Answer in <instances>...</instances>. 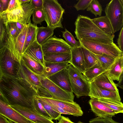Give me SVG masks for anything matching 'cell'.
Masks as SVG:
<instances>
[{"instance_id": "17", "label": "cell", "mask_w": 123, "mask_h": 123, "mask_svg": "<svg viewBox=\"0 0 123 123\" xmlns=\"http://www.w3.org/2000/svg\"><path fill=\"white\" fill-rule=\"evenodd\" d=\"M24 53L27 54L45 68L46 63L42 46L38 43L37 40L31 45Z\"/></svg>"}, {"instance_id": "4", "label": "cell", "mask_w": 123, "mask_h": 123, "mask_svg": "<svg viewBox=\"0 0 123 123\" xmlns=\"http://www.w3.org/2000/svg\"><path fill=\"white\" fill-rule=\"evenodd\" d=\"M47 26L54 29L63 28L62 24L64 9L57 0H43L42 7Z\"/></svg>"}, {"instance_id": "46", "label": "cell", "mask_w": 123, "mask_h": 123, "mask_svg": "<svg viewBox=\"0 0 123 123\" xmlns=\"http://www.w3.org/2000/svg\"><path fill=\"white\" fill-rule=\"evenodd\" d=\"M52 108L55 111L61 114H69L68 113L66 112L62 109L56 106L50 105Z\"/></svg>"}, {"instance_id": "54", "label": "cell", "mask_w": 123, "mask_h": 123, "mask_svg": "<svg viewBox=\"0 0 123 123\" xmlns=\"http://www.w3.org/2000/svg\"><path fill=\"white\" fill-rule=\"evenodd\" d=\"M121 0L123 4V0Z\"/></svg>"}, {"instance_id": "10", "label": "cell", "mask_w": 123, "mask_h": 123, "mask_svg": "<svg viewBox=\"0 0 123 123\" xmlns=\"http://www.w3.org/2000/svg\"><path fill=\"white\" fill-rule=\"evenodd\" d=\"M41 45L44 55L71 53L72 49L65 41L55 35L49 39Z\"/></svg>"}, {"instance_id": "45", "label": "cell", "mask_w": 123, "mask_h": 123, "mask_svg": "<svg viewBox=\"0 0 123 123\" xmlns=\"http://www.w3.org/2000/svg\"><path fill=\"white\" fill-rule=\"evenodd\" d=\"M30 2L35 9L43 7V0H31Z\"/></svg>"}, {"instance_id": "52", "label": "cell", "mask_w": 123, "mask_h": 123, "mask_svg": "<svg viewBox=\"0 0 123 123\" xmlns=\"http://www.w3.org/2000/svg\"><path fill=\"white\" fill-rule=\"evenodd\" d=\"M31 0H19L20 4L21 5L29 3L30 2Z\"/></svg>"}, {"instance_id": "43", "label": "cell", "mask_w": 123, "mask_h": 123, "mask_svg": "<svg viewBox=\"0 0 123 123\" xmlns=\"http://www.w3.org/2000/svg\"><path fill=\"white\" fill-rule=\"evenodd\" d=\"M22 7V5L20 4L19 0H10L7 9L2 13L8 12Z\"/></svg>"}, {"instance_id": "24", "label": "cell", "mask_w": 123, "mask_h": 123, "mask_svg": "<svg viewBox=\"0 0 123 123\" xmlns=\"http://www.w3.org/2000/svg\"><path fill=\"white\" fill-rule=\"evenodd\" d=\"M46 64L69 62L71 60V53L49 54L44 55Z\"/></svg>"}, {"instance_id": "41", "label": "cell", "mask_w": 123, "mask_h": 123, "mask_svg": "<svg viewBox=\"0 0 123 123\" xmlns=\"http://www.w3.org/2000/svg\"><path fill=\"white\" fill-rule=\"evenodd\" d=\"M89 123H120L117 122L112 117H98L90 120Z\"/></svg>"}, {"instance_id": "7", "label": "cell", "mask_w": 123, "mask_h": 123, "mask_svg": "<svg viewBox=\"0 0 123 123\" xmlns=\"http://www.w3.org/2000/svg\"><path fill=\"white\" fill-rule=\"evenodd\" d=\"M81 46L97 55L105 54L115 58L122 55V52L114 42L105 43L86 39L79 40Z\"/></svg>"}, {"instance_id": "19", "label": "cell", "mask_w": 123, "mask_h": 123, "mask_svg": "<svg viewBox=\"0 0 123 123\" xmlns=\"http://www.w3.org/2000/svg\"><path fill=\"white\" fill-rule=\"evenodd\" d=\"M71 58L69 63L82 74L86 71L85 62L82 47L73 48L71 51Z\"/></svg>"}, {"instance_id": "53", "label": "cell", "mask_w": 123, "mask_h": 123, "mask_svg": "<svg viewBox=\"0 0 123 123\" xmlns=\"http://www.w3.org/2000/svg\"><path fill=\"white\" fill-rule=\"evenodd\" d=\"M70 123H74L73 122H72L71 120L70 121ZM77 123H82L80 121L79 122H78Z\"/></svg>"}, {"instance_id": "9", "label": "cell", "mask_w": 123, "mask_h": 123, "mask_svg": "<svg viewBox=\"0 0 123 123\" xmlns=\"http://www.w3.org/2000/svg\"><path fill=\"white\" fill-rule=\"evenodd\" d=\"M42 86L54 99L67 102H73L74 95L73 92H68L55 84L48 78L41 76Z\"/></svg>"}, {"instance_id": "26", "label": "cell", "mask_w": 123, "mask_h": 123, "mask_svg": "<svg viewBox=\"0 0 123 123\" xmlns=\"http://www.w3.org/2000/svg\"><path fill=\"white\" fill-rule=\"evenodd\" d=\"M25 41L23 49V55L28 48L37 40L38 27L30 22L28 24Z\"/></svg>"}, {"instance_id": "3", "label": "cell", "mask_w": 123, "mask_h": 123, "mask_svg": "<svg viewBox=\"0 0 123 123\" xmlns=\"http://www.w3.org/2000/svg\"><path fill=\"white\" fill-rule=\"evenodd\" d=\"M0 48V76L17 77L20 62L16 58L8 38L6 43Z\"/></svg>"}, {"instance_id": "31", "label": "cell", "mask_w": 123, "mask_h": 123, "mask_svg": "<svg viewBox=\"0 0 123 123\" xmlns=\"http://www.w3.org/2000/svg\"><path fill=\"white\" fill-rule=\"evenodd\" d=\"M101 66L93 67L86 71L83 74L90 83L96 77L106 72Z\"/></svg>"}, {"instance_id": "21", "label": "cell", "mask_w": 123, "mask_h": 123, "mask_svg": "<svg viewBox=\"0 0 123 123\" xmlns=\"http://www.w3.org/2000/svg\"><path fill=\"white\" fill-rule=\"evenodd\" d=\"M28 25L25 26L16 39L14 43V54L17 60L21 61L27 31Z\"/></svg>"}, {"instance_id": "28", "label": "cell", "mask_w": 123, "mask_h": 123, "mask_svg": "<svg viewBox=\"0 0 123 123\" xmlns=\"http://www.w3.org/2000/svg\"><path fill=\"white\" fill-rule=\"evenodd\" d=\"M54 30L47 26L46 27H38L37 36V40L38 43L41 45L52 37Z\"/></svg>"}, {"instance_id": "47", "label": "cell", "mask_w": 123, "mask_h": 123, "mask_svg": "<svg viewBox=\"0 0 123 123\" xmlns=\"http://www.w3.org/2000/svg\"><path fill=\"white\" fill-rule=\"evenodd\" d=\"M57 120L61 123H70L71 120L68 118L62 116Z\"/></svg>"}, {"instance_id": "15", "label": "cell", "mask_w": 123, "mask_h": 123, "mask_svg": "<svg viewBox=\"0 0 123 123\" xmlns=\"http://www.w3.org/2000/svg\"><path fill=\"white\" fill-rule=\"evenodd\" d=\"M89 103L92 111L97 116L112 117L116 114L114 111L97 98H91Z\"/></svg>"}, {"instance_id": "8", "label": "cell", "mask_w": 123, "mask_h": 123, "mask_svg": "<svg viewBox=\"0 0 123 123\" xmlns=\"http://www.w3.org/2000/svg\"><path fill=\"white\" fill-rule=\"evenodd\" d=\"M105 16L110 20L114 33L123 26V4L121 0H112L106 5Z\"/></svg>"}, {"instance_id": "14", "label": "cell", "mask_w": 123, "mask_h": 123, "mask_svg": "<svg viewBox=\"0 0 123 123\" xmlns=\"http://www.w3.org/2000/svg\"><path fill=\"white\" fill-rule=\"evenodd\" d=\"M88 96L91 98L121 100L118 91H112L103 89L98 87L92 81L90 83V91Z\"/></svg>"}, {"instance_id": "35", "label": "cell", "mask_w": 123, "mask_h": 123, "mask_svg": "<svg viewBox=\"0 0 123 123\" xmlns=\"http://www.w3.org/2000/svg\"><path fill=\"white\" fill-rule=\"evenodd\" d=\"M5 25L8 37L15 41L16 38L20 33L17 29L16 22H8Z\"/></svg>"}, {"instance_id": "36", "label": "cell", "mask_w": 123, "mask_h": 123, "mask_svg": "<svg viewBox=\"0 0 123 123\" xmlns=\"http://www.w3.org/2000/svg\"><path fill=\"white\" fill-rule=\"evenodd\" d=\"M87 11H90L96 17L97 15L101 16L103 11L102 6L97 0H92L87 9Z\"/></svg>"}, {"instance_id": "56", "label": "cell", "mask_w": 123, "mask_h": 123, "mask_svg": "<svg viewBox=\"0 0 123 123\" xmlns=\"http://www.w3.org/2000/svg\"><path fill=\"white\" fill-rule=\"evenodd\" d=\"M122 56H123V55H122Z\"/></svg>"}, {"instance_id": "30", "label": "cell", "mask_w": 123, "mask_h": 123, "mask_svg": "<svg viewBox=\"0 0 123 123\" xmlns=\"http://www.w3.org/2000/svg\"><path fill=\"white\" fill-rule=\"evenodd\" d=\"M97 99L113 110L116 114L123 113V103L121 101L103 98Z\"/></svg>"}, {"instance_id": "55", "label": "cell", "mask_w": 123, "mask_h": 123, "mask_svg": "<svg viewBox=\"0 0 123 123\" xmlns=\"http://www.w3.org/2000/svg\"><path fill=\"white\" fill-rule=\"evenodd\" d=\"M61 123L60 122H58L57 123Z\"/></svg>"}, {"instance_id": "2", "label": "cell", "mask_w": 123, "mask_h": 123, "mask_svg": "<svg viewBox=\"0 0 123 123\" xmlns=\"http://www.w3.org/2000/svg\"><path fill=\"white\" fill-rule=\"evenodd\" d=\"M74 25V33L78 40L85 39L103 43H113L114 35L105 33L87 16L79 15Z\"/></svg>"}, {"instance_id": "44", "label": "cell", "mask_w": 123, "mask_h": 123, "mask_svg": "<svg viewBox=\"0 0 123 123\" xmlns=\"http://www.w3.org/2000/svg\"><path fill=\"white\" fill-rule=\"evenodd\" d=\"M118 46L123 53V26L121 30L117 40Z\"/></svg>"}, {"instance_id": "50", "label": "cell", "mask_w": 123, "mask_h": 123, "mask_svg": "<svg viewBox=\"0 0 123 123\" xmlns=\"http://www.w3.org/2000/svg\"><path fill=\"white\" fill-rule=\"evenodd\" d=\"M16 25L17 29L19 33L23 30L25 26L18 22H16Z\"/></svg>"}, {"instance_id": "12", "label": "cell", "mask_w": 123, "mask_h": 123, "mask_svg": "<svg viewBox=\"0 0 123 123\" xmlns=\"http://www.w3.org/2000/svg\"><path fill=\"white\" fill-rule=\"evenodd\" d=\"M0 114L7 118L11 123H33L0 99Z\"/></svg>"}, {"instance_id": "49", "label": "cell", "mask_w": 123, "mask_h": 123, "mask_svg": "<svg viewBox=\"0 0 123 123\" xmlns=\"http://www.w3.org/2000/svg\"><path fill=\"white\" fill-rule=\"evenodd\" d=\"M117 87L123 90V72L121 75L118 82L116 84Z\"/></svg>"}, {"instance_id": "1", "label": "cell", "mask_w": 123, "mask_h": 123, "mask_svg": "<svg viewBox=\"0 0 123 123\" xmlns=\"http://www.w3.org/2000/svg\"><path fill=\"white\" fill-rule=\"evenodd\" d=\"M0 99L9 105L35 110L34 96L37 94L21 78L0 76Z\"/></svg>"}, {"instance_id": "25", "label": "cell", "mask_w": 123, "mask_h": 123, "mask_svg": "<svg viewBox=\"0 0 123 123\" xmlns=\"http://www.w3.org/2000/svg\"><path fill=\"white\" fill-rule=\"evenodd\" d=\"M24 13L22 7L9 12L0 14V17L3 19L4 23L18 22L23 17Z\"/></svg>"}, {"instance_id": "39", "label": "cell", "mask_w": 123, "mask_h": 123, "mask_svg": "<svg viewBox=\"0 0 123 123\" xmlns=\"http://www.w3.org/2000/svg\"><path fill=\"white\" fill-rule=\"evenodd\" d=\"M34 105L35 110L37 112L46 117L52 120L50 116L46 111L43 105L38 99L35 98H34Z\"/></svg>"}, {"instance_id": "5", "label": "cell", "mask_w": 123, "mask_h": 123, "mask_svg": "<svg viewBox=\"0 0 123 123\" xmlns=\"http://www.w3.org/2000/svg\"><path fill=\"white\" fill-rule=\"evenodd\" d=\"M66 68L72 92L77 98L88 96L90 91V82L81 72L71 63L68 65Z\"/></svg>"}, {"instance_id": "13", "label": "cell", "mask_w": 123, "mask_h": 123, "mask_svg": "<svg viewBox=\"0 0 123 123\" xmlns=\"http://www.w3.org/2000/svg\"><path fill=\"white\" fill-rule=\"evenodd\" d=\"M10 105L33 123H55L52 120L42 116L33 109L18 105Z\"/></svg>"}, {"instance_id": "32", "label": "cell", "mask_w": 123, "mask_h": 123, "mask_svg": "<svg viewBox=\"0 0 123 123\" xmlns=\"http://www.w3.org/2000/svg\"><path fill=\"white\" fill-rule=\"evenodd\" d=\"M22 6L24 13L23 17L18 22L25 26L31 22V16L35 8L30 2L22 5Z\"/></svg>"}, {"instance_id": "23", "label": "cell", "mask_w": 123, "mask_h": 123, "mask_svg": "<svg viewBox=\"0 0 123 123\" xmlns=\"http://www.w3.org/2000/svg\"><path fill=\"white\" fill-rule=\"evenodd\" d=\"M22 58L28 67L34 73L40 76L45 77V69L41 65L25 53L22 55Z\"/></svg>"}, {"instance_id": "16", "label": "cell", "mask_w": 123, "mask_h": 123, "mask_svg": "<svg viewBox=\"0 0 123 123\" xmlns=\"http://www.w3.org/2000/svg\"><path fill=\"white\" fill-rule=\"evenodd\" d=\"M48 78L63 90L68 92H72L66 68Z\"/></svg>"}, {"instance_id": "11", "label": "cell", "mask_w": 123, "mask_h": 123, "mask_svg": "<svg viewBox=\"0 0 123 123\" xmlns=\"http://www.w3.org/2000/svg\"><path fill=\"white\" fill-rule=\"evenodd\" d=\"M34 97L40 99L48 104L54 105L61 108L69 115L74 116H82L83 112L80 105L76 102H70L56 99L51 97L42 96L38 95Z\"/></svg>"}, {"instance_id": "18", "label": "cell", "mask_w": 123, "mask_h": 123, "mask_svg": "<svg viewBox=\"0 0 123 123\" xmlns=\"http://www.w3.org/2000/svg\"><path fill=\"white\" fill-rule=\"evenodd\" d=\"M92 82L103 89L112 91H118L116 84L106 72L95 78Z\"/></svg>"}, {"instance_id": "37", "label": "cell", "mask_w": 123, "mask_h": 123, "mask_svg": "<svg viewBox=\"0 0 123 123\" xmlns=\"http://www.w3.org/2000/svg\"><path fill=\"white\" fill-rule=\"evenodd\" d=\"M32 20L33 24L37 25L38 24L41 25L45 18L43 8L35 9L32 15Z\"/></svg>"}, {"instance_id": "6", "label": "cell", "mask_w": 123, "mask_h": 123, "mask_svg": "<svg viewBox=\"0 0 123 123\" xmlns=\"http://www.w3.org/2000/svg\"><path fill=\"white\" fill-rule=\"evenodd\" d=\"M18 77L23 79L38 95L49 97L51 94L42 86L41 76L34 73L21 58Z\"/></svg>"}, {"instance_id": "22", "label": "cell", "mask_w": 123, "mask_h": 123, "mask_svg": "<svg viewBox=\"0 0 123 123\" xmlns=\"http://www.w3.org/2000/svg\"><path fill=\"white\" fill-rule=\"evenodd\" d=\"M92 19L96 26L105 33L110 35H114L111 23L105 16H101Z\"/></svg>"}, {"instance_id": "38", "label": "cell", "mask_w": 123, "mask_h": 123, "mask_svg": "<svg viewBox=\"0 0 123 123\" xmlns=\"http://www.w3.org/2000/svg\"><path fill=\"white\" fill-rule=\"evenodd\" d=\"M36 98L38 99L43 105L46 111L50 116L52 120H57L61 116V114L54 110L50 105L43 100L40 98Z\"/></svg>"}, {"instance_id": "42", "label": "cell", "mask_w": 123, "mask_h": 123, "mask_svg": "<svg viewBox=\"0 0 123 123\" xmlns=\"http://www.w3.org/2000/svg\"><path fill=\"white\" fill-rule=\"evenodd\" d=\"M92 0H80L74 6L77 11L87 9Z\"/></svg>"}, {"instance_id": "20", "label": "cell", "mask_w": 123, "mask_h": 123, "mask_svg": "<svg viewBox=\"0 0 123 123\" xmlns=\"http://www.w3.org/2000/svg\"><path fill=\"white\" fill-rule=\"evenodd\" d=\"M106 72L113 80L118 81L123 72V57L122 55L115 59L114 62Z\"/></svg>"}, {"instance_id": "40", "label": "cell", "mask_w": 123, "mask_h": 123, "mask_svg": "<svg viewBox=\"0 0 123 123\" xmlns=\"http://www.w3.org/2000/svg\"><path fill=\"white\" fill-rule=\"evenodd\" d=\"M0 47L4 45L7 42L8 37L6 27L2 19L0 17Z\"/></svg>"}, {"instance_id": "51", "label": "cell", "mask_w": 123, "mask_h": 123, "mask_svg": "<svg viewBox=\"0 0 123 123\" xmlns=\"http://www.w3.org/2000/svg\"><path fill=\"white\" fill-rule=\"evenodd\" d=\"M0 123H11L5 117L0 114Z\"/></svg>"}, {"instance_id": "48", "label": "cell", "mask_w": 123, "mask_h": 123, "mask_svg": "<svg viewBox=\"0 0 123 123\" xmlns=\"http://www.w3.org/2000/svg\"><path fill=\"white\" fill-rule=\"evenodd\" d=\"M9 1V0H0L2 5L3 12L7 9Z\"/></svg>"}, {"instance_id": "33", "label": "cell", "mask_w": 123, "mask_h": 123, "mask_svg": "<svg viewBox=\"0 0 123 123\" xmlns=\"http://www.w3.org/2000/svg\"><path fill=\"white\" fill-rule=\"evenodd\" d=\"M95 55L100 62L101 66L107 71L110 68L114 62L115 59L105 54Z\"/></svg>"}, {"instance_id": "29", "label": "cell", "mask_w": 123, "mask_h": 123, "mask_svg": "<svg viewBox=\"0 0 123 123\" xmlns=\"http://www.w3.org/2000/svg\"><path fill=\"white\" fill-rule=\"evenodd\" d=\"M69 63V62H67L46 64V67L45 68V77H49L66 68Z\"/></svg>"}, {"instance_id": "34", "label": "cell", "mask_w": 123, "mask_h": 123, "mask_svg": "<svg viewBox=\"0 0 123 123\" xmlns=\"http://www.w3.org/2000/svg\"><path fill=\"white\" fill-rule=\"evenodd\" d=\"M63 37L65 41L72 48L81 47L79 41L76 40L72 34L66 29L65 31H62Z\"/></svg>"}, {"instance_id": "27", "label": "cell", "mask_w": 123, "mask_h": 123, "mask_svg": "<svg viewBox=\"0 0 123 123\" xmlns=\"http://www.w3.org/2000/svg\"><path fill=\"white\" fill-rule=\"evenodd\" d=\"M81 47L84 57L86 71L92 67L101 66L100 62L94 54Z\"/></svg>"}]
</instances>
